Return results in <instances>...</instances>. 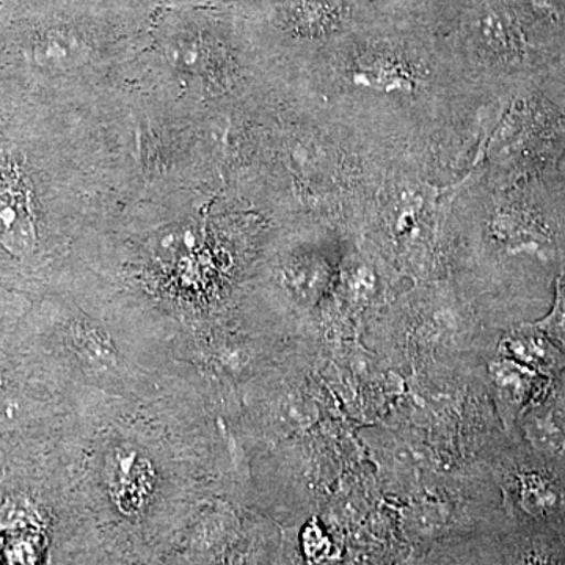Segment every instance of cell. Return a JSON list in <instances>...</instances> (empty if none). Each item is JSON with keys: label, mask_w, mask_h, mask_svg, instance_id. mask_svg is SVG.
<instances>
[{"label": "cell", "mask_w": 565, "mask_h": 565, "mask_svg": "<svg viewBox=\"0 0 565 565\" xmlns=\"http://www.w3.org/2000/svg\"><path fill=\"white\" fill-rule=\"evenodd\" d=\"M36 225L31 188L17 166L0 167V245L14 256L36 248Z\"/></svg>", "instance_id": "obj_1"}, {"label": "cell", "mask_w": 565, "mask_h": 565, "mask_svg": "<svg viewBox=\"0 0 565 565\" xmlns=\"http://www.w3.org/2000/svg\"><path fill=\"white\" fill-rule=\"evenodd\" d=\"M107 489L117 508L136 514L150 501L154 489V470L150 459L131 446L110 449L104 465Z\"/></svg>", "instance_id": "obj_2"}, {"label": "cell", "mask_w": 565, "mask_h": 565, "mask_svg": "<svg viewBox=\"0 0 565 565\" xmlns=\"http://www.w3.org/2000/svg\"><path fill=\"white\" fill-rule=\"evenodd\" d=\"M515 508L530 522L550 523L565 514V486L559 476L539 467H520L511 475Z\"/></svg>", "instance_id": "obj_3"}, {"label": "cell", "mask_w": 565, "mask_h": 565, "mask_svg": "<svg viewBox=\"0 0 565 565\" xmlns=\"http://www.w3.org/2000/svg\"><path fill=\"white\" fill-rule=\"evenodd\" d=\"M527 444L550 460L565 459V397L544 394L523 419Z\"/></svg>", "instance_id": "obj_4"}, {"label": "cell", "mask_w": 565, "mask_h": 565, "mask_svg": "<svg viewBox=\"0 0 565 565\" xmlns=\"http://www.w3.org/2000/svg\"><path fill=\"white\" fill-rule=\"evenodd\" d=\"M501 349L508 359L546 377L565 373V352L534 323L512 330L501 343Z\"/></svg>", "instance_id": "obj_5"}, {"label": "cell", "mask_w": 565, "mask_h": 565, "mask_svg": "<svg viewBox=\"0 0 565 565\" xmlns=\"http://www.w3.org/2000/svg\"><path fill=\"white\" fill-rule=\"evenodd\" d=\"M74 348L85 363L90 366L111 367L117 360V351L111 344L110 338L99 327L84 322L73 330Z\"/></svg>", "instance_id": "obj_6"}, {"label": "cell", "mask_w": 565, "mask_h": 565, "mask_svg": "<svg viewBox=\"0 0 565 565\" xmlns=\"http://www.w3.org/2000/svg\"><path fill=\"white\" fill-rule=\"evenodd\" d=\"M39 61L54 68H71L85 57V47L65 32H54L41 41L36 47Z\"/></svg>", "instance_id": "obj_7"}, {"label": "cell", "mask_w": 565, "mask_h": 565, "mask_svg": "<svg viewBox=\"0 0 565 565\" xmlns=\"http://www.w3.org/2000/svg\"><path fill=\"white\" fill-rule=\"evenodd\" d=\"M534 326L565 352V274L557 278L556 297L552 311L546 318L534 322Z\"/></svg>", "instance_id": "obj_8"}, {"label": "cell", "mask_w": 565, "mask_h": 565, "mask_svg": "<svg viewBox=\"0 0 565 565\" xmlns=\"http://www.w3.org/2000/svg\"><path fill=\"white\" fill-rule=\"evenodd\" d=\"M22 415L21 401L11 394L0 393V434L14 429L21 423Z\"/></svg>", "instance_id": "obj_9"}, {"label": "cell", "mask_w": 565, "mask_h": 565, "mask_svg": "<svg viewBox=\"0 0 565 565\" xmlns=\"http://www.w3.org/2000/svg\"><path fill=\"white\" fill-rule=\"evenodd\" d=\"M515 565H561L555 550L544 544H534L526 546L520 553Z\"/></svg>", "instance_id": "obj_10"}]
</instances>
